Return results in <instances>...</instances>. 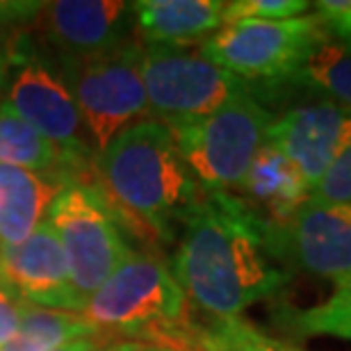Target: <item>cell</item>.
Listing matches in <instances>:
<instances>
[{
	"mask_svg": "<svg viewBox=\"0 0 351 351\" xmlns=\"http://www.w3.org/2000/svg\"><path fill=\"white\" fill-rule=\"evenodd\" d=\"M171 274L213 319L242 317L290 285L274 226L233 192H203L180 228Z\"/></svg>",
	"mask_w": 351,
	"mask_h": 351,
	"instance_id": "obj_1",
	"label": "cell"
},
{
	"mask_svg": "<svg viewBox=\"0 0 351 351\" xmlns=\"http://www.w3.org/2000/svg\"><path fill=\"white\" fill-rule=\"evenodd\" d=\"M103 196L119 221L160 242L176 240L203 196L162 121L139 119L96 156Z\"/></svg>",
	"mask_w": 351,
	"mask_h": 351,
	"instance_id": "obj_2",
	"label": "cell"
},
{
	"mask_svg": "<svg viewBox=\"0 0 351 351\" xmlns=\"http://www.w3.org/2000/svg\"><path fill=\"white\" fill-rule=\"evenodd\" d=\"M82 315L101 333L196 351L199 326L189 319L187 294L171 267L153 256L135 251L94 292Z\"/></svg>",
	"mask_w": 351,
	"mask_h": 351,
	"instance_id": "obj_3",
	"label": "cell"
},
{
	"mask_svg": "<svg viewBox=\"0 0 351 351\" xmlns=\"http://www.w3.org/2000/svg\"><path fill=\"white\" fill-rule=\"evenodd\" d=\"M271 121L258 94H242L203 117L165 125L203 192H230L265 146Z\"/></svg>",
	"mask_w": 351,
	"mask_h": 351,
	"instance_id": "obj_4",
	"label": "cell"
},
{
	"mask_svg": "<svg viewBox=\"0 0 351 351\" xmlns=\"http://www.w3.org/2000/svg\"><path fill=\"white\" fill-rule=\"evenodd\" d=\"M5 103L7 108L41 132L73 171L87 162L89 142L75 101L69 91L58 60L39 51L30 32H14L5 46Z\"/></svg>",
	"mask_w": 351,
	"mask_h": 351,
	"instance_id": "obj_5",
	"label": "cell"
},
{
	"mask_svg": "<svg viewBox=\"0 0 351 351\" xmlns=\"http://www.w3.org/2000/svg\"><path fill=\"white\" fill-rule=\"evenodd\" d=\"M51 223L64 251L69 276L80 306L135 254L119 228L101 187L85 180L66 182L48 210Z\"/></svg>",
	"mask_w": 351,
	"mask_h": 351,
	"instance_id": "obj_6",
	"label": "cell"
},
{
	"mask_svg": "<svg viewBox=\"0 0 351 351\" xmlns=\"http://www.w3.org/2000/svg\"><path fill=\"white\" fill-rule=\"evenodd\" d=\"M55 60L78 108L87 142L96 153L108 149L119 132L130 128L149 112L139 66V44H125L119 51L94 60Z\"/></svg>",
	"mask_w": 351,
	"mask_h": 351,
	"instance_id": "obj_7",
	"label": "cell"
},
{
	"mask_svg": "<svg viewBox=\"0 0 351 351\" xmlns=\"http://www.w3.org/2000/svg\"><path fill=\"white\" fill-rule=\"evenodd\" d=\"M326 37L315 14L290 21H237L221 25L199 51L258 89L280 87L313 46Z\"/></svg>",
	"mask_w": 351,
	"mask_h": 351,
	"instance_id": "obj_8",
	"label": "cell"
},
{
	"mask_svg": "<svg viewBox=\"0 0 351 351\" xmlns=\"http://www.w3.org/2000/svg\"><path fill=\"white\" fill-rule=\"evenodd\" d=\"M139 66L149 112L162 123L203 117L235 96L258 94L256 85L187 46H142Z\"/></svg>",
	"mask_w": 351,
	"mask_h": 351,
	"instance_id": "obj_9",
	"label": "cell"
},
{
	"mask_svg": "<svg viewBox=\"0 0 351 351\" xmlns=\"http://www.w3.org/2000/svg\"><path fill=\"white\" fill-rule=\"evenodd\" d=\"M274 244L287 269H304L333 283L349 278L351 203L311 196L290 221L274 226Z\"/></svg>",
	"mask_w": 351,
	"mask_h": 351,
	"instance_id": "obj_10",
	"label": "cell"
},
{
	"mask_svg": "<svg viewBox=\"0 0 351 351\" xmlns=\"http://www.w3.org/2000/svg\"><path fill=\"white\" fill-rule=\"evenodd\" d=\"M265 144L283 153L315 189L351 146V108L326 98L294 105L274 117Z\"/></svg>",
	"mask_w": 351,
	"mask_h": 351,
	"instance_id": "obj_11",
	"label": "cell"
},
{
	"mask_svg": "<svg viewBox=\"0 0 351 351\" xmlns=\"http://www.w3.org/2000/svg\"><path fill=\"white\" fill-rule=\"evenodd\" d=\"M34 23L55 58L94 60L130 44L135 16L123 0H55L41 5Z\"/></svg>",
	"mask_w": 351,
	"mask_h": 351,
	"instance_id": "obj_12",
	"label": "cell"
},
{
	"mask_svg": "<svg viewBox=\"0 0 351 351\" xmlns=\"http://www.w3.org/2000/svg\"><path fill=\"white\" fill-rule=\"evenodd\" d=\"M0 287L27 306L82 313L64 251L48 221L39 223L27 240L0 247Z\"/></svg>",
	"mask_w": 351,
	"mask_h": 351,
	"instance_id": "obj_13",
	"label": "cell"
},
{
	"mask_svg": "<svg viewBox=\"0 0 351 351\" xmlns=\"http://www.w3.org/2000/svg\"><path fill=\"white\" fill-rule=\"evenodd\" d=\"M237 189V196L274 226L290 221L313 192L297 167L267 144L258 151Z\"/></svg>",
	"mask_w": 351,
	"mask_h": 351,
	"instance_id": "obj_14",
	"label": "cell"
},
{
	"mask_svg": "<svg viewBox=\"0 0 351 351\" xmlns=\"http://www.w3.org/2000/svg\"><path fill=\"white\" fill-rule=\"evenodd\" d=\"M223 7L221 0H137L132 16L146 46H187L219 30Z\"/></svg>",
	"mask_w": 351,
	"mask_h": 351,
	"instance_id": "obj_15",
	"label": "cell"
},
{
	"mask_svg": "<svg viewBox=\"0 0 351 351\" xmlns=\"http://www.w3.org/2000/svg\"><path fill=\"white\" fill-rule=\"evenodd\" d=\"M66 180L0 165V247L27 240L58 199Z\"/></svg>",
	"mask_w": 351,
	"mask_h": 351,
	"instance_id": "obj_16",
	"label": "cell"
},
{
	"mask_svg": "<svg viewBox=\"0 0 351 351\" xmlns=\"http://www.w3.org/2000/svg\"><path fill=\"white\" fill-rule=\"evenodd\" d=\"M0 165L55 176L66 182L75 180L69 160L5 103H0Z\"/></svg>",
	"mask_w": 351,
	"mask_h": 351,
	"instance_id": "obj_17",
	"label": "cell"
},
{
	"mask_svg": "<svg viewBox=\"0 0 351 351\" xmlns=\"http://www.w3.org/2000/svg\"><path fill=\"white\" fill-rule=\"evenodd\" d=\"M280 87L306 89L351 108V41L322 39Z\"/></svg>",
	"mask_w": 351,
	"mask_h": 351,
	"instance_id": "obj_18",
	"label": "cell"
},
{
	"mask_svg": "<svg viewBox=\"0 0 351 351\" xmlns=\"http://www.w3.org/2000/svg\"><path fill=\"white\" fill-rule=\"evenodd\" d=\"M91 335H101V331L82 313L48 311L25 304L16 335L0 351H53L75 338Z\"/></svg>",
	"mask_w": 351,
	"mask_h": 351,
	"instance_id": "obj_19",
	"label": "cell"
},
{
	"mask_svg": "<svg viewBox=\"0 0 351 351\" xmlns=\"http://www.w3.org/2000/svg\"><path fill=\"white\" fill-rule=\"evenodd\" d=\"M333 292L311 308H283L278 324L297 338H335L351 342V276L333 283Z\"/></svg>",
	"mask_w": 351,
	"mask_h": 351,
	"instance_id": "obj_20",
	"label": "cell"
},
{
	"mask_svg": "<svg viewBox=\"0 0 351 351\" xmlns=\"http://www.w3.org/2000/svg\"><path fill=\"white\" fill-rule=\"evenodd\" d=\"M196 351H306L292 340L276 338L244 317L213 319L196 331Z\"/></svg>",
	"mask_w": 351,
	"mask_h": 351,
	"instance_id": "obj_21",
	"label": "cell"
},
{
	"mask_svg": "<svg viewBox=\"0 0 351 351\" xmlns=\"http://www.w3.org/2000/svg\"><path fill=\"white\" fill-rule=\"evenodd\" d=\"M308 0H233L223 7V25L237 21H290L311 12Z\"/></svg>",
	"mask_w": 351,
	"mask_h": 351,
	"instance_id": "obj_22",
	"label": "cell"
},
{
	"mask_svg": "<svg viewBox=\"0 0 351 351\" xmlns=\"http://www.w3.org/2000/svg\"><path fill=\"white\" fill-rule=\"evenodd\" d=\"M313 199L351 203V146L313 189Z\"/></svg>",
	"mask_w": 351,
	"mask_h": 351,
	"instance_id": "obj_23",
	"label": "cell"
},
{
	"mask_svg": "<svg viewBox=\"0 0 351 351\" xmlns=\"http://www.w3.org/2000/svg\"><path fill=\"white\" fill-rule=\"evenodd\" d=\"M313 7L328 37L351 41V0H319Z\"/></svg>",
	"mask_w": 351,
	"mask_h": 351,
	"instance_id": "obj_24",
	"label": "cell"
},
{
	"mask_svg": "<svg viewBox=\"0 0 351 351\" xmlns=\"http://www.w3.org/2000/svg\"><path fill=\"white\" fill-rule=\"evenodd\" d=\"M41 5L34 0H0V34L19 32L23 25L37 21Z\"/></svg>",
	"mask_w": 351,
	"mask_h": 351,
	"instance_id": "obj_25",
	"label": "cell"
},
{
	"mask_svg": "<svg viewBox=\"0 0 351 351\" xmlns=\"http://www.w3.org/2000/svg\"><path fill=\"white\" fill-rule=\"evenodd\" d=\"M23 301L0 287V347H5L16 335L21 319H23Z\"/></svg>",
	"mask_w": 351,
	"mask_h": 351,
	"instance_id": "obj_26",
	"label": "cell"
},
{
	"mask_svg": "<svg viewBox=\"0 0 351 351\" xmlns=\"http://www.w3.org/2000/svg\"><path fill=\"white\" fill-rule=\"evenodd\" d=\"M96 349H98V335H91V338H75L53 351H96Z\"/></svg>",
	"mask_w": 351,
	"mask_h": 351,
	"instance_id": "obj_27",
	"label": "cell"
},
{
	"mask_svg": "<svg viewBox=\"0 0 351 351\" xmlns=\"http://www.w3.org/2000/svg\"><path fill=\"white\" fill-rule=\"evenodd\" d=\"M137 342H121V345H110V347H98L96 351H135Z\"/></svg>",
	"mask_w": 351,
	"mask_h": 351,
	"instance_id": "obj_28",
	"label": "cell"
},
{
	"mask_svg": "<svg viewBox=\"0 0 351 351\" xmlns=\"http://www.w3.org/2000/svg\"><path fill=\"white\" fill-rule=\"evenodd\" d=\"M135 351H192V349H176V347H142V345H137Z\"/></svg>",
	"mask_w": 351,
	"mask_h": 351,
	"instance_id": "obj_29",
	"label": "cell"
},
{
	"mask_svg": "<svg viewBox=\"0 0 351 351\" xmlns=\"http://www.w3.org/2000/svg\"><path fill=\"white\" fill-rule=\"evenodd\" d=\"M5 89V55L0 53V94Z\"/></svg>",
	"mask_w": 351,
	"mask_h": 351,
	"instance_id": "obj_30",
	"label": "cell"
}]
</instances>
